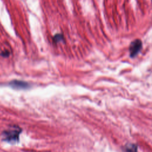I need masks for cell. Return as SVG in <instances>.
Returning a JSON list of instances; mask_svg holds the SVG:
<instances>
[{"mask_svg": "<svg viewBox=\"0 0 152 152\" xmlns=\"http://www.w3.org/2000/svg\"><path fill=\"white\" fill-rule=\"evenodd\" d=\"M20 132L21 129L20 128L14 127L10 128L3 132L2 139L7 142H15L18 141Z\"/></svg>", "mask_w": 152, "mask_h": 152, "instance_id": "cell-1", "label": "cell"}, {"mask_svg": "<svg viewBox=\"0 0 152 152\" xmlns=\"http://www.w3.org/2000/svg\"><path fill=\"white\" fill-rule=\"evenodd\" d=\"M142 48V42L139 39H136L131 42L129 46V54L131 58L135 57Z\"/></svg>", "mask_w": 152, "mask_h": 152, "instance_id": "cell-2", "label": "cell"}, {"mask_svg": "<svg viewBox=\"0 0 152 152\" xmlns=\"http://www.w3.org/2000/svg\"><path fill=\"white\" fill-rule=\"evenodd\" d=\"M9 84L11 87L15 89H26L29 87V84L27 82L20 80H13Z\"/></svg>", "mask_w": 152, "mask_h": 152, "instance_id": "cell-3", "label": "cell"}, {"mask_svg": "<svg viewBox=\"0 0 152 152\" xmlns=\"http://www.w3.org/2000/svg\"><path fill=\"white\" fill-rule=\"evenodd\" d=\"M137 148L134 144H129L125 147V152H137Z\"/></svg>", "mask_w": 152, "mask_h": 152, "instance_id": "cell-4", "label": "cell"}, {"mask_svg": "<svg viewBox=\"0 0 152 152\" xmlns=\"http://www.w3.org/2000/svg\"><path fill=\"white\" fill-rule=\"evenodd\" d=\"M62 35L60 34H56L54 37V40L56 41V42H59L61 40H62Z\"/></svg>", "mask_w": 152, "mask_h": 152, "instance_id": "cell-5", "label": "cell"}]
</instances>
